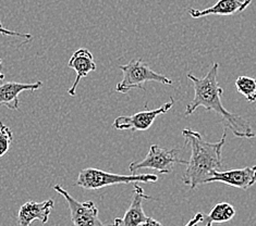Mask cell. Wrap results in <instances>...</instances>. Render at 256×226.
<instances>
[{"instance_id":"cell-1","label":"cell","mask_w":256,"mask_h":226,"mask_svg":"<svg viewBox=\"0 0 256 226\" xmlns=\"http://www.w3.org/2000/svg\"><path fill=\"white\" fill-rule=\"evenodd\" d=\"M219 63L215 62L204 77H196L188 73V78L194 85V98L186 108V117L194 113L198 107H203L206 111H214L222 118L224 130H229L236 137L251 139L255 133L250 122L238 114L229 112L222 103L224 90L218 83Z\"/></svg>"},{"instance_id":"cell-2","label":"cell","mask_w":256,"mask_h":226,"mask_svg":"<svg viewBox=\"0 0 256 226\" xmlns=\"http://www.w3.org/2000/svg\"><path fill=\"white\" fill-rule=\"evenodd\" d=\"M182 136L184 137V145L191 147V159L182 175V182L193 191L198 185L207 184L212 172L222 169V152L227 138V130L217 143L206 142L198 132L190 128L182 131Z\"/></svg>"},{"instance_id":"cell-17","label":"cell","mask_w":256,"mask_h":226,"mask_svg":"<svg viewBox=\"0 0 256 226\" xmlns=\"http://www.w3.org/2000/svg\"><path fill=\"white\" fill-rule=\"evenodd\" d=\"M0 35L14 36V37H21V38H24V39H32L33 38V36L31 34H22V33L14 32V30H10V29L4 28L2 22H0Z\"/></svg>"},{"instance_id":"cell-10","label":"cell","mask_w":256,"mask_h":226,"mask_svg":"<svg viewBox=\"0 0 256 226\" xmlns=\"http://www.w3.org/2000/svg\"><path fill=\"white\" fill-rule=\"evenodd\" d=\"M54 207V201L48 199L44 203L28 201L24 204L18 213V223L20 226H31L34 221L46 224Z\"/></svg>"},{"instance_id":"cell-9","label":"cell","mask_w":256,"mask_h":226,"mask_svg":"<svg viewBox=\"0 0 256 226\" xmlns=\"http://www.w3.org/2000/svg\"><path fill=\"white\" fill-rule=\"evenodd\" d=\"M150 196L144 193V189L138 186V184L134 185L133 191V198L129 209L126 210L122 218H116L112 226H138L142 225L148 216L145 215L143 210V201L144 200H152Z\"/></svg>"},{"instance_id":"cell-19","label":"cell","mask_w":256,"mask_h":226,"mask_svg":"<svg viewBox=\"0 0 256 226\" xmlns=\"http://www.w3.org/2000/svg\"><path fill=\"white\" fill-rule=\"evenodd\" d=\"M142 226H164V225L160 222L156 221L155 219L148 217V219H146V221L142 224Z\"/></svg>"},{"instance_id":"cell-22","label":"cell","mask_w":256,"mask_h":226,"mask_svg":"<svg viewBox=\"0 0 256 226\" xmlns=\"http://www.w3.org/2000/svg\"><path fill=\"white\" fill-rule=\"evenodd\" d=\"M138 226H142V225H138Z\"/></svg>"},{"instance_id":"cell-12","label":"cell","mask_w":256,"mask_h":226,"mask_svg":"<svg viewBox=\"0 0 256 226\" xmlns=\"http://www.w3.org/2000/svg\"><path fill=\"white\" fill-rule=\"evenodd\" d=\"M68 66L73 69L76 73V81L73 83L72 87L68 90V94L72 97L76 95V88L78 85L80 83L81 79L85 76H88V73L96 71V63L94 62V57L93 54L90 53L88 49H85V48H81V49L76 50L73 52L72 57L70 58Z\"/></svg>"},{"instance_id":"cell-6","label":"cell","mask_w":256,"mask_h":226,"mask_svg":"<svg viewBox=\"0 0 256 226\" xmlns=\"http://www.w3.org/2000/svg\"><path fill=\"white\" fill-rule=\"evenodd\" d=\"M54 189L64 196L69 206L71 222L73 226H112L102 223L98 218V209L93 201L80 203L73 198L66 189L60 185H54Z\"/></svg>"},{"instance_id":"cell-11","label":"cell","mask_w":256,"mask_h":226,"mask_svg":"<svg viewBox=\"0 0 256 226\" xmlns=\"http://www.w3.org/2000/svg\"><path fill=\"white\" fill-rule=\"evenodd\" d=\"M252 0H218V1L206 9H188V14L193 19H200V17H205L208 15H234L236 13H241L244 11Z\"/></svg>"},{"instance_id":"cell-16","label":"cell","mask_w":256,"mask_h":226,"mask_svg":"<svg viewBox=\"0 0 256 226\" xmlns=\"http://www.w3.org/2000/svg\"><path fill=\"white\" fill-rule=\"evenodd\" d=\"M12 142H14V133L11 128L0 122V158L9 151Z\"/></svg>"},{"instance_id":"cell-4","label":"cell","mask_w":256,"mask_h":226,"mask_svg":"<svg viewBox=\"0 0 256 226\" xmlns=\"http://www.w3.org/2000/svg\"><path fill=\"white\" fill-rule=\"evenodd\" d=\"M122 71L124 77L116 86V91L121 94H128L131 89L140 88L145 90L144 85L148 82H158L164 85H172V81L169 77L152 70L148 63L143 60H131L129 63L119 65Z\"/></svg>"},{"instance_id":"cell-15","label":"cell","mask_w":256,"mask_h":226,"mask_svg":"<svg viewBox=\"0 0 256 226\" xmlns=\"http://www.w3.org/2000/svg\"><path fill=\"white\" fill-rule=\"evenodd\" d=\"M236 87L248 102L256 101V78L239 76L236 79Z\"/></svg>"},{"instance_id":"cell-7","label":"cell","mask_w":256,"mask_h":226,"mask_svg":"<svg viewBox=\"0 0 256 226\" xmlns=\"http://www.w3.org/2000/svg\"><path fill=\"white\" fill-rule=\"evenodd\" d=\"M174 105V97H170L168 102L164 103L160 108L154 110H145L133 115H122L114 121L112 127L118 131H146L153 125L157 117L166 114Z\"/></svg>"},{"instance_id":"cell-8","label":"cell","mask_w":256,"mask_h":226,"mask_svg":"<svg viewBox=\"0 0 256 226\" xmlns=\"http://www.w3.org/2000/svg\"><path fill=\"white\" fill-rule=\"evenodd\" d=\"M220 182L226 185L248 189L256 184V166L229 171H214L208 183Z\"/></svg>"},{"instance_id":"cell-3","label":"cell","mask_w":256,"mask_h":226,"mask_svg":"<svg viewBox=\"0 0 256 226\" xmlns=\"http://www.w3.org/2000/svg\"><path fill=\"white\" fill-rule=\"evenodd\" d=\"M158 176L155 174H114L94 168H88L78 173L76 185L88 191H98L104 187L132 184V183H156Z\"/></svg>"},{"instance_id":"cell-18","label":"cell","mask_w":256,"mask_h":226,"mask_svg":"<svg viewBox=\"0 0 256 226\" xmlns=\"http://www.w3.org/2000/svg\"><path fill=\"white\" fill-rule=\"evenodd\" d=\"M202 218H203V213H196V215H195L190 221H188V223L186 225V226H192V225H194V224H198V223H200V220H202Z\"/></svg>"},{"instance_id":"cell-14","label":"cell","mask_w":256,"mask_h":226,"mask_svg":"<svg viewBox=\"0 0 256 226\" xmlns=\"http://www.w3.org/2000/svg\"><path fill=\"white\" fill-rule=\"evenodd\" d=\"M236 216V209L232 205L228 203H220L217 204L214 208H212L210 215H204L200 220V222L203 223V226L205 225H212L214 223H224L229 222L232 220Z\"/></svg>"},{"instance_id":"cell-21","label":"cell","mask_w":256,"mask_h":226,"mask_svg":"<svg viewBox=\"0 0 256 226\" xmlns=\"http://www.w3.org/2000/svg\"><path fill=\"white\" fill-rule=\"evenodd\" d=\"M192 226H198V224H194V225H192ZM205 226H212V225L208 224V225H205Z\"/></svg>"},{"instance_id":"cell-13","label":"cell","mask_w":256,"mask_h":226,"mask_svg":"<svg viewBox=\"0 0 256 226\" xmlns=\"http://www.w3.org/2000/svg\"><path fill=\"white\" fill-rule=\"evenodd\" d=\"M42 86V82L35 83H18L6 82L0 85V107L4 106L10 110H19L20 101L19 95L26 90H38Z\"/></svg>"},{"instance_id":"cell-20","label":"cell","mask_w":256,"mask_h":226,"mask_svg":"<svg viewBox=\"0 0 256 226\" xmlns=\"http://www.w3.org/2000/svg\"><path fill=\"white\" fill-rule=\"evenodd\" d=\"M2 60L0 59V68H2ZM4 79V74H2V71H0V82H2Z\"/></svg>"},{"instance_id":"cell-5","label":"cell","mask_w":256,"mask_h":226,"mask_svg":"<svg viewBox=\"0 0 256 226\" xmlns=\"http://www.w3.org/2000/svg\"><path fill=\"white\" fill-rule=\"evenodd\" d=\"M180 150L176 148L164 149L157 145L150 146L148 154L145 156L142 161L131 162L129 171L136 174V171L142 169H152L162 174H169L172 172L176 164H188L186 160L179 158Z\"/></svg>"}]
</instances>
